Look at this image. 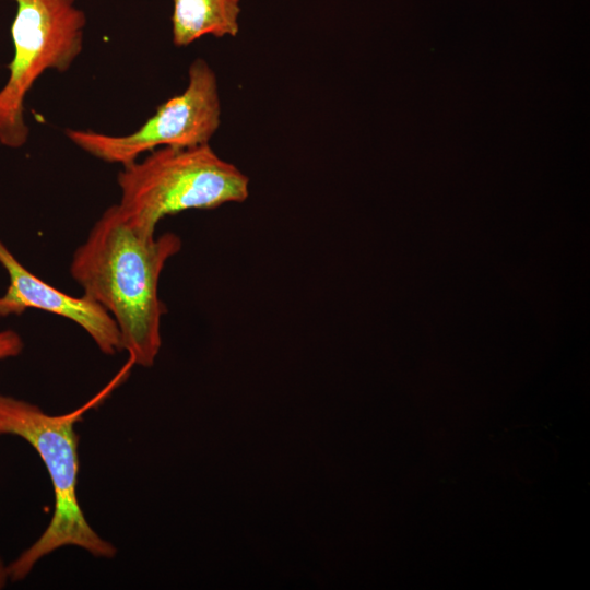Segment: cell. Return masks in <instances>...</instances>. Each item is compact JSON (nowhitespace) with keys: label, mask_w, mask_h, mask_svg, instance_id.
Returning <instances> with one entry per match:
<instances>
[{"label":"cell","mask_w":590,"mask_h":590,"mask_svg":"<svg viewBox=\"0 0 590 590\" xmlns=\"http://www.w3.org/2000/svg\"><path fill=\"white\" fill-rule=\"evenodd\" d=\"M85 406L62 415H49L39 406L0 393V435L26 440L43 460L55 494L54 515L46 530L8 565L9 578L24 579L44 556L62 546L84 548L96 557L113 558L117 548L90 526L76 495L79 456L74 425Z\"/></svg>","instance_id":"cell-2"},{"label":"cell","mask_w":590,"mask_h":590,"mask_svg":"<svg viewBox=\"0 0 590 590\" xmlns=\"http://www.w3.org/2000/svg\"><path fill=\"white\" fill-rule=\"evenodd\" d=\"M117 181L120 211L145 235H155L157 223L167 215L240 203L249 196V177L209 143L151 151L123 166Z\"/></svg>","instance_id":"cell-3"},{"label":"cell","mask_w":590,"mask_h":590,"mask_svg":"<svg viewBox=\"0 0 590 590\" xmlns=\"http://www.w3.org/2000/svg\"><path fill=\"white\" fill-rule=\"evenodd\" d=\"M14 47L9 79L0 91V143L21 148L30 129L24 101L47 70L66 72L83 49L86 16L76 0H14Z\"/></svg>","instance_id":"cell-4"},{"label":"cell","mask_w":590,"mask_h":590,"mask_svg":"<svg viewBox=\"0 0 590 590\" xmlns=\"http://www.w3.org/2000/svg\"><path fill=\"white\" fill-rule=\"evenodd\" d=\"M180 248L176 234L145 235L115 204L73 255L72 278L85 296L114 318L123 350L137 365L152 366L160 351L165 308L158 297V281L167 260Z\"/></svg>","instance_id":"cell-1"},{"label":"cell","mask_w":590,"mask_h":590,"mask_svg":"<svg viewBox=\"0 0 590 590\" xmlns=\"http://www.w3.org/2000/svg\"><path fill=\"white\" fill-rule=\"evenodd\" d=\"M0 263L9 274V286L0 296V317L21 315L34 308L70 319L83 328L98 349L113 355L123 350L120 331L108 311L83 295L66 294L30 272L0 240Z\"/></svg>","instance_id":"cell-6"},{"label":"cell","mask_w":590,"mask_h":590,"mask_svg":"<svg viewBox=\"0 0 590 590\" xmlns=\"http://www.w3.org/2000/svg\"><path fill=\"white\" fill-rule=\"evenodd\" d=\"M220 125L216 74L204 59L197 58L189 66L186 88L161 104L134 132L108 135L92 130L66 129L64 133L86 153L123 167L160 148L208 144Z\"/></svg>","instance_id":"cell-5"},{"label":"cell","mask_w":590,"mask_h":590,"mask_svg":"<svg viewBox=\"0 0 590 590\" xmlns=\"http://www.w3.org/2000/svg\"><path fill=\"white\" fill-rule=\"evenodd\" d=\"M24 347L19 333L13 330L0 332V359L17 356Z\"/></svg>","instance_id":"cell-8"},{"label":"cell","mask_w":590,"mask_h":590,"mask_svg":"<svg viewBox=\"0 0 590 590\" xmlns=\"http://www.w3.org/2000/svg\"><path fill=\"white\" fill-rule=\"evenodd\" d=\"M239 13L240 0H173V44L186 47L206 35L236 37Z\"/></svg>","instance_id":"cell-7"},{"label":"cell","mask_w":590,"mask_h":590,"mask_svg":"<svg viewBox=\"0 0 590 590\" xmlns=\"http://www.w3.org/2000/svg\"><path fill=\"white\" fill-rule=\"evenodd\" d=\"M9 579L8 566L0 558V589L5 587Z\"/></svg>","instance_id":"cell-9"}]
</instances>
